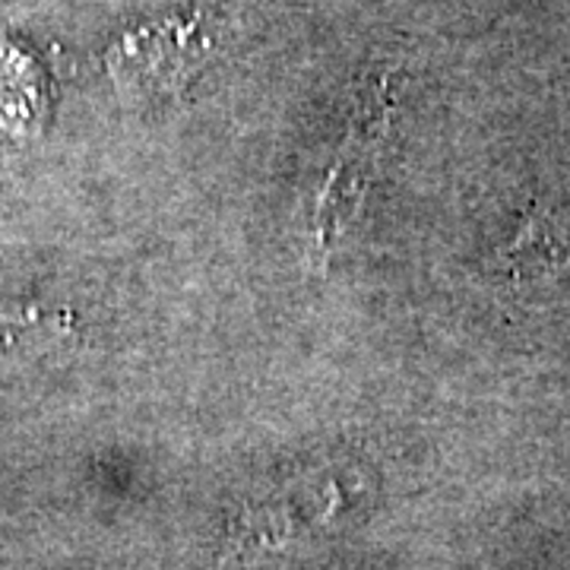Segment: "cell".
Returning a JSON list of instances; mask_svg holds the SVG:
<instances>
[{"instance_id": "7a4b0ae2", "label": "cell", "mask_w": 570, "mask_h": 570, "mask_svg": "<svg viewBox=\"0 0 570 570\" xmlns=\"http://www.w3.org/2000/svg\"><path fill=\"white\" fill-rule=\"evenodd\" d=\"M216 48L204 17H171L127 32L108 48V73L124 92L156 99L187 86Z\"/></svg>"}, {"instance_id": "6da1fadb", "label": "cell", "mask_w": 570, "mask_h": 570, "mask_svg": "<svg viewBox=\"0 0 570 570\" xmlns=\"http://www.w3.org/2000/svg\"><path fill=\"white\" fill-rule=\"evenodd\" d=\"M396 118V89L374 80L362 89L346 137L321 168L305 197V238L311 257L321 264L362 213L377 165L384 159Z\"/></svg>"}, {"instance_id": "3957f363", "label": "cell", "mask_w": 570, "mask_h": 570, "mask_svg": "<svg viewBox=\"0 0 570 570\" xmlns=\"http://www.w3.org/2000/svg\"><path fill=\"white\" fill-rule=\"evenodd\" d=\"M73 314L67 307L41 302H17L0 307V367L36 362L39 355L63 346L73 336Z\"/></svg>"}, {"instance_id": "277c9868", "label": "cell", "mask_w": 570, "mask_h": 570, "mask_svg": "<svg viewBox=\"0 0 570 570\" xmlns=\"http://www.w3.org/2000/svg\"><path fill=\"white\" fill-rule=\"evenodd\" d=\"M510 273L517 279H530L532 273L554 269L558 264L570 261V235L564 223H558L549 213L530 216L523 228L517 232L513 245L504 250Z\"/></svg>"}]
</instances>
